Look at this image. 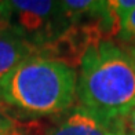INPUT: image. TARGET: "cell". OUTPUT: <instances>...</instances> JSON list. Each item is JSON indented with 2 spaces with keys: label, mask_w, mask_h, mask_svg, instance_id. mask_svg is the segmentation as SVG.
<instances>
[{
  "label": "cell",
  "mask_w": 135,
  "mask_h": 135,
  "mask_svg": "<svg viewBox=\"0 0 135 135\" xmlns=\"http://www.w3.org/2000/svg\"><path fill=\"white\" fill-rule=\"evenodd\" d=\"M6 26L36 50L55 40L69 26L61 2H6Z\"/></svg>",
  "instance_id": "cell-3"
},
{
  "label": "cell",
  "mask_w": 135,
  "mask_h": 135,
  "mask_svg": "<svg viewBox=\"0 0 135 135\" xmlns=\"http://www.w3.org/2000/svg\"><path fill=\"white\" fill-rule=\"evenodd\" d=\"M76 85L75 68L36 54L0 80V102L33 117L64 114L75 106Z\"/></svg>",
  "instance_id": "cell-2"
},
{
  "label": "cell",
  "mask_w": 135,
  "mask_h": 135,
  "mask_svg": "<svg viewBox=\"0 0 135 135\" xmlns=\"http://www.w3.org/2000/svg\"><path fill=\"white\" fill-rule=\"evenodd\" d=\"M116 37L124 46L135 50V10L120 22V30Z\"/></svg>",
  "instance_id": "cell-7"
},
{
  "label": "cell",
  "mask_w": 135,
  "mask_h": 135,
  "mask_svg": "<svg viewBox=\"0 0 135 135\" xmlns=\"http://www.w3.org/2000/svg\"><path fill=\"white\" fill-rule=\"evenodd\" d=\"M113 135H124V134H119V132H116V134H113Z\"/></svg>",
  "instance_id": "cell-11"
},
{
  "label": "cell",
  "mask_w": 135,
  "mask_h": 135,
  "mask_svg": "<svg viewBox=\"0 0 135 135\" xmlns=\"http://www.w3.org/2000/svg\"><path fill=\"white\" fill-rule=\"evenodd\" d=\"M48 128L39 120H20L8 106L0 102V135H46Z\"/></svg>",
  "instance_id": "cell-6"
},
{
  "label": "cell",
  "mask_w": 135,
  "mask_h": 135,
  "mask_svg": "<svg viewBox=\"0 0 135 135\" xmlns=\"http://www.w3.org/2000/svg\"><path fill=\"white\" fill-rule=\"evenodd\" d=\"M134 57H135V51H134Z\"/></svg>",
  "instance_id": "cell-12"
},
{
  "label": "cell",
  "mask_w": 135,
  "mask_h": 135,
  "mask_svg": "<svg viewBox=\"0 0 135 135\" xmlns=\"http://www.w3.org/2000/svg\"><path fill=\"white\" fill-rule=\"evenodd\" d=\"M36 54L37 50L11 29H0V80H3L21 62Z\"/></svg>",
  "instance_id": "cell-5"
},
{
  "label": "cell",
  "mask_w": 135,
  "mask_h": 135,
  "mask_svg": "<svg viewBox=\"0 0 135 135\" xmlns=\"http://www.w3.org/2000/svg\"><path fill=\"white\" fill-rule=\"evenodd\" d=\"M117 132L124 135H135V105L120 121Z\"/></svg>",
  "instance_id": "cell-9"
},
{
  "label": "cell",
  "mask_w": 135,
  "mask_h": 135,
  "mask_svg": "<svg viewBox=\"0 0 135 135\" xmlns=\"http://www.w3.org/2000/svg\"><path fill=\"white\" fill-rule=\"evenodd\" d=\"M7 28L6 26V2H0V29Z\"/></svg>",
  "instance_id": "cell-10"
},
{
  "label": "cell",
  "mask_w": 135,
  "mask_h": 135,
  "mask_svg": "<svg viewBox=\"0 0 135 135\" xmlns=\"http://www.w3.org/2000/svg\"><path fill=\"white\" fill-rule=\"evenodd\" d=\"M57 124L48 128L46 135H113L108 126L99 121L80 105L72 106Z\"/></svg>",
  "instance_id": "cell-4"
},
{
  "label": "cell",
  "mask_w": 135,
  "mask_h": 135,
  "mask_svg": "<svg viewBox=\"0 0 135 135\" xmlns=\"http://www.w3.org/2000/svg\"><path fill=\"white\" fill-rule=\"evenodd\" d=\"M79 68V105L117 132L135 105V57L114 41L103 40L85 52Z\"/></svg>",
  "instance_id": "cell-1"
},
{
  "label": "cell",
  "mask_w": 135,
  "mask_h": 135,
  "mask_svg": "<svg viewBox=\"0 0 135 135\" xmlns=\"http://www.w3.org/2000/svg\"><path fill=\"white\" fill-rule=\"evenodd\" d=\"M108 3L119 22H121L128 14H131L135 10V0H112Z\"/></svg>",
  "instance_id": "cell-8"
}]
</instances>
